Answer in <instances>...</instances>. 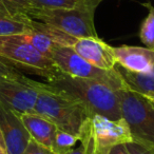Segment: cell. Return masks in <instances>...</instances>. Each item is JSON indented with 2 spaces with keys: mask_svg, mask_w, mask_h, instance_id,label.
I'll return each instance as SVG.
<instances>
[{
  "mask_svg": "<svg viewBox=\"0 0 154 154\" xmlns=\"http://www.w3.org/2000/svg\"><path fill=\"white\" fill-rule=\"evenodd\" d=\"M45 84L55 92L82 103L91 115L97 114L113 120L122 118L117 90L107 85L61 72Z\"/></svg>",
  "mask_w": 154,
  "mask_h": 154,
  "instance_id": "cell-1",
  "label": "cell"
},
{
  "mask_svg": "<svg viewBox=\"0 0 154 154\" xmlns=\"http://www.w3.org/2000/svg\"><path fill=\"white\" fill-rule=\"evenodd\" d=\"M33 112L45 116L57 129L71 133L77 138L84 124L91 116L82 103L55 92L45 82L39 85V93Z\"/></svg>",
  "mask_w": 154,
  "mask_h": 154,
  "instance_id": "cell-2",
  "label": "cell"
},
{
  "mask_svg": "<svg viewBox=\"0 0 154 154\" xmlns=\"http://www.w3.org/2000/svg\"><path fill=\"white\" fill-rule=\"evenodd\" d=\"M101 0H91L86 5L75 9L38 10L26 13L30 19L49 24L75 38L98 37L94 24L95 11Z\"/></svg>",
  "mask_w": 154,
  "mask_h": 154,
  "instance_id": "cell-3",
  "label": "cell"
},
{
  "mask_svg": "<svg viewBox=\"0 0 154 154\" xmlns=\"http://www.w3.org/2000/svg\"><path fill=\"white\" fill-rule=\"evenodd\" d=\"M132 139L128 124L122 117L113 120L97 114L89 116L78 135L85 154H110L116 145Z\"/></svg>",
  "mask_w": 154,
  "mask_h": 154,
  "instance_id": "cell-4",
  "label": "cell"
},
{
  "mask_svg": "<svg viewBox=\"0 0 154 154\" xmlns=\"http://www.w3.org/2000/svg\"><path fill=\"white\" fill-rule=\"evenodd\" d=\"M0 60L20 72L42 77L45 82L60 72L53 60L14 35L0 37Z\"/></svg>",
  "mask_w": 154,
  "mask_h": 154,
  "instance_id": "cell-5",
  "label": "cell"
},
{
  "mask_svg": "<svg viewBox=\"0 0 154 154\" xmlns=\"http://www.w3.org/2000/svg\"><path fill=\"white\" fill-rule=\"evenodd\" d=\"M122 117L132 138L154 147V106L143 95L128 88L117 90Z\"/></svg>",
  "mask_w": 154,
  "mask_h": 154,
  "instance_id": "cell-6",
  "label": "cell"
},
{
  "mask_svg": "<svg viewBox=\"0 0 154 154\" xmlns=\"http://www.w3.org/2000/svg\"><path fill=\"white\" fill-rule=\"evenodd\" d=\"M51 59L60 72L72 77L96 80L115 90L127 88L116 68L114 70L97 68L80 57L71 47L56 45L52 51Z\"/></svg>",
  "mask_w": 154,
  "mask_h": 154,
  "instance_id": "cell-7",
  "label": "cell"
},
{
  "mask_svg": "<svg viewBox=\"0 0 154 154\" xmlns=\"http://www.w3.org/2000/svg\"><path fill=\"white\" fill-rule=\"evenodd\" d=\"M40 82L26 75L0 80V103L18 114L33 112Z\"/></svg>",
  "mask_w": 154,
  "mask_h": 154,
  "instance_id": "cell-8",
  "label": "cell"
},
{
  "mask_svg": "<svg viewBox=\"0 0 154 154\" xmlns=\"http://www.w3.org/2000/svg\"><path fill=\"white\" fill-rule=\"evenodd\" d=\"M0 130L8 154H22L31 136L16 112L0 103Z\"/></svg>",
  "mask_w": 154,
  "mask_h": 154,
  "instance_id": "cell-9",
  "label": "cell"
},
{
  "mask_svg": "<svg viewBox=\"0 0 154 154\" xmlns=\"http://www.w3.org/2000/svg\"><path fill=\"white\" fill-rule=\"evenodd\" d=\"M71 48L82 58L99 69L114 70L117 66L114 57L113 47L98 37L75 38Z\"/></svg>",
  "mask_w": 154,
  "mask_h": 154,
  "instance_id": "cell-10",
  "label": "cell"
},
{
  "mask_svg": "<svg viewBox=\"0 0 154 154\" xmlns=\"http://www.w3.org/2000/svg\"><path fill=\"white\" fill-rule=\"evenodd\" d=\"M116 64L133 73H150L154 69V49L122 45L113 48Z\"/></svg>",
  "mask_w": 154,
  "mask_h": 154,
  "instance_id": "cell-11",
  "label": "cell"
},
{
  "mask_svg": "<svg viewBox=\"0 0 154 154\" xmlns=\"http://www.w3.org/2000/svg\"><path fill=\"white\" fill-rule=\"evenodd\" d=\"M31 138L52 150V143L57 127L45 116L35 112L18 114Z\"/></svg>",
  "mask_w": 154,
  "mask_h": 154,
  "instance_id": "cell-12",
  "label": "cell"
},
{
  "mask_svg": "<svg viewBox=\"0 0 154 154\" xmlns=\"http://www.w3.org/2000/svg\"><path fill=\"white\" fill-rule=\"evenodd\" d=\"M117 71L128 89L145 96L154 95V69L150 73H133L122 68L117 69Z\"/></svg>",
  "mask_w": 154,
  "mask_h": 154,
  "instance_id": "cell-13",
  "label": "cell"
},
{
  "mask_svg": "<svg viewBox=\"0 0 154 154\" xmlns=\"http://www.w3.org/2000/svg\"><path fill=\"white\" fill-rule=\"evenodd\" d=\"M31 30V19L28 16L0 14V37L23 34Z\"/></svg>",
  "mask_w": 154,
  "mask_h": 154,
  "instance_id": "cell-14",
  "label": "cell"
},
{
  "mask_svg": "<svg viewBox=\"0 0 154 154\" xmlns=\"http://www.w3.org/2000/svg\"><path fill=\"white\" fill-rule=\"evenodd\" d=\"M14 36L18 37L21 40L28 42L29 45H31L32 47H34L36 50H38L41 54H43L45 56L49 57L51 59V54L53 51L54 47L57 43L51 38L48 34L41 32V31L35 30L32 29L31 31L23 34H18L14 35Z\"/></svg>",
  "mask_w": 154,
  "mask_h": 154,
  "instance_id": "cell-15",
  "label": "cell"
},
{
  "mask_svg": "<svg viewBox=\"0 0 154 154\" xmlns=\"http://www.w3.org/2000/svg\"><path fill=\"white\" fill-rule=\"evenodd\" d=\"M91 0H28L31 9L58 10L75 9L86 5Z\"/></svg>",
  "mask_w": 154,
  "mask_h": 154,
  "instance_id": "cell-16",
  "label": "cell"
},
{
  "mask_svg": "<svg viewBox=\"0 0 154 154\" xmlns=\"http://www.w3.org/2000/svg\"><path fill=\"white\" fill-rule=\"evenodd\" d=\"M77 141V136L57 129L52 143V151L55 154H66L74 149Z\"/></svg>",
  "mask_w": 154,
  "mask_h": 154,
  "instance_id": "cell-17",
  "label": "cell"
},
{
  "mask_svg": "<svg viewBox=\"0 0 154 154\" xmlns=\"http://www.w3.org/2000/svg\"><path fill=\"white\" fill-rule=\"evenodd\" d=\"M145 7L149 9V13L141 23L139 38L147 48L154 49V7L150 3L145 5Z\"/></svg>",
  "mask_w": 154,
  "mask_h": 154,
  "instance_id": "cell-18",
  "label": "cell"
},
{
  "mask_svg": "<svg viewBox=\"0 0 154 154\" xmlns=\"http://www.w3.org/2000/svg\"><path fill=\"white\" fill-rule=\"evenodd\" d=\"M13 15H26L31 10L28 0H0Z\"/></svg>",
  "mask_w": 154,
  "mask_h": 154,
  "instance_id": "cell-19",
  "label": "cell"
},
{
  "mask_svg": "<svg viewBox=\"0 0 154 154\" xmlns=\"http://www.w3.org/2000/svg\"><path fill=\"white\" fill-rule=\"evenodd\" d=\"M129 154H154V147L143 141L132 139L129 143H125Z\"/></svg>",
  "mask_w": 154,
  "mask_h": 154,
  "instance_id": "cell-20",
  "label": "cell"
},
{
  "mask_svg": "<svg viewBox=\"0 0 154 154\" xmlns=\"http://www.w3.org/2000/svg\"><path fill=\"white\" fill-rule=\"evenodd\" d=\"M23 75L24 74L22 72L16 70V69H14L10 64L0 60V80L15 79V78H19V77L23 76Z\"/></svg>",
  "mask_w": 154,
  "mask_h": 154,
  "instance_id": "cell-21",
  "label": "cell"
},
{
  "mask_svg": "<svg viewBox=\"0 0 154 154\" xmlns=\"http://www.w3.org/2000/svg\"><path fill=\"white\" fill-rule=\"evenodd\" d=\"M22 154H55L51 149L31 138Z\"/></svg>",
  "mask_w": 154,
  "mask_h": 154,
  "instance_id": "cell-22",
  "label": "cell"
},
{
  "mask_svg": "<svg viewBox=\"0 0 154 154\" xmlns=\"http://www.w3.org/2000/svg\"><path fill=\"white\" fill-rule=\"evenodd\" d=\"M110 154H129L128 150H127L125 143H119V145H116L113 149L111 150Z\"/></svg>",
  "mask_w": 154,
  "mask_h": 154,
  "instance_id": "cell-23",
  "label": "cell"
},
{
  "mask_svg": "<svg viewBox=\"0 0 154 154\" xmlns=\"http://www.w3.org/2000/svg\"><path fill=\"white\" fill-rule=\"evenodd\" d=\"M66 154H85V152H84V149L82 148V146H79V147L74 148V149L69 151L68 153H66Z\"/></svg>",
  "mask_w": 154,
  "mask_h": 154,
  "instance_id": "cell-24",
  "label": "cell"
},
{
  "mask_svg": "<svg viewBox=\"0 0 154 154\" xmlns=\"http://www.w3.org/2000/svg\"><path fill=\"white\" fill-rule=\"evenodd\" d=\"M0 13H5V14H11V15H13V14L11 13V12L9 11V10L7 9V7H5V5H3L1 1H0Z\"/></svg>",
  "mask_w": 154,
  "mask_h": 154,
  "instance_id": "cell-25",
  "label": "cell"
},
{
  "mask_svg": "<svg viewBox=\"0 0 154 154\" xmlns=\"http://www.w3.org/2000/svg\"><path fill=\"white\" fill-rule=\"evenodd\" d=\"M0 146L3 148H5V139H3V135L1 133V130H0Z\"/></svg>",
  "mask_w": 154,
  "mask_h": 154,
  "instance_id": "cell-26",
  "label": "cell"
},
{
  "mask_svg": "<svg viewBox=\"0 0 154 154\" xmlns=\"http://www.w3.org/2000/svg\"><path fill=\"white\" fill-rule=\"evenodd\" d=\"M0 154H8V152H7V150H5V148L1 147V146H0Z\"/></svg>",
  "mask_w": 154,
  "mask_h": 154,
  "instance_id": "cell-27",
  "label": "cell"
},
{
  "mask_svg": "<svg viewBox=\"0 0 154 154\" xmlns=\"http://www.w3.org/2000/svg\"><path fill=\"white\" fill-rule=\"evenodd\" d=\"M143 96H145V95H143ZM146 97H147V98L152 103V105L154 106V96H146Z\"/></svg>",
  "mask_w": 154,
  "mask_h": 154,
  "instance_id": "cell-28",
  "label": "cell"
},
{
  "mask_svg": "<svg viewBox=\"0 0 154 154\" xmlns=\"http://www.w3.org/2000/svg\"><path fill=\"white\" fill-rule=\"evenodd\" d=\"M0 14H5V13H0Z\"/></svg>",
  "mask_w": 154,
  "mask_h": 154,
  "instance_id": "cell-29",
  "label": "cell"
},
{
  "mask_svg": "<svg viewBox=\"0 0 154 154\" xmlns=\"http://www.w3.org/2000/svg\"><path fill=\"white\" fill-rule=\"evenodd\" d=\"M153 96H154V95H153Z\"/></svg>",
  "mask_w": 154,
  "mask_h": 154,
  "instance_id": "cell-30",
  "label": "cell"
}]
</instances>
